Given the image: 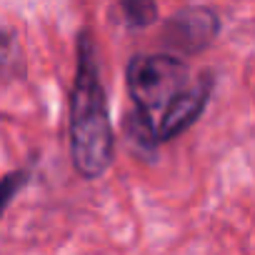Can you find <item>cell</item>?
<instances>
[{
  "label": "cell",
  "instance_id": "6da1fadb",
  "mask_svg": "<svg viewBox=\"0 0 255 255\" xmlns=\"http://www.w3.org/2000/svg\"><path fill=\"white\" fill-rule=\"evenodd\" d=\"M70 160L83 180L103 178L115 160V130L110 120L108 90L100 75L98 45L88 30L75 40V75L68 110Z\"/></svg>",
  "mask_w": 255,
  "mask_h": 255
},
{
  "label": "cell",
  "instance_id": "7a4b0ae2",
  "mask_svg": "<svg viewBox=\"0 0 255 255\" xmlns=\"http://www.w3.org/2000/svg\"><path fill=\"white\" fill-rule=\"evenodd\" d=\"M190 80L188 60L173 53H135L125 65V85L135 113L153 123H158L155 113H163L170 100L190 85Z\"/></svg>",
  "mask_w": 255,
  "mask_h": 255
},
{
  "label": "cell",
  "instance_id": "3957f363",
  "mask_svg": "<svg viewBox=\"0 0 255 255\" xmlns=\"http://www.w3.org/2000/svg\"><path fill=\"white\" fill-rule=\"evenodd\" d=\"M218 33H220L218 13L213 8L195 5L170 15L163 25L160 40L165 43V48L173 50V55L185 60L188 55H198L208 50L215 43Z\"/></svg>",
  "mask_w": 255,
  "mask_h": 255
},
{
  "label": "cell",
  "instance_id": "277c9868",
  "mask_svg": "<svg viewBox=\"0 0 255 255\" xmlns=\"http://www.w3.org/2000/svg\"><path fill=\"white\" fill-rule=\"evenodd\" d=\"M213 90H215V75H213V70H203L195 80H190V85L180 95H175L170 100V105L160 113V118L155 123V135H158L160 145L183 135L188 128H193L200 120L203 110L210 103Z\"/></svg>",
  "mask_w": 255,
  "mask_h": 255
},
{
  "label": "cell",
  "instance_id": "5b68a950",
  "mask_svg": "<svg viewBox=\"0 0 255 255\" xmlns=\"http://www.w3.org/2000/svg\"><path fill=\"white\" fill-rule=\"evenodd\" d=\"M120 10L130 28H150L158 20V3L155 0H118Z\"/></svg>",
  "mask_w": 255,
  "mask_h": 255
},
{
  "label": "cell",
  "instance_id": "8992f818",
  "mask_svg": "<svg viewBox=\"0 0 255 255\" xmlns=\"http://www.w3.org/2000/svg\"><path fill=\"white\" fill-rule=\"evenodd\" d=\"M30 178H33V168H20V170H10L0 180V218L5 215V210L10 208L15 195L30 183Z\"/></svg>",
  "mask_w": 255,
  "mask_h": 255
},
{
  "label": "cell",
  "instance_id": "52a82bcc",
  "mask_svg": "<svg viewBox=\"0 0 255 255\" xmlns=\"http://www.w3.org/2000/svg\"><path fill=\"white\" fill-rule=\"evenodd\" d=\"M15 63H20L15 33L0 30V75H13L15 73Z\"/></svg>",
  "mask_w": 255,
  "mask_h": 255
}]
</instances>
